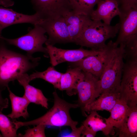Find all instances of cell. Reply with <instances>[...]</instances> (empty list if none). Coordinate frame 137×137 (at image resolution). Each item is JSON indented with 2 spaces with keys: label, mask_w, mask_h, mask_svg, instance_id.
Instances as JSON below:
<instances>
[{
  "label": "cell",
  "mask_w": 137,
  "mask_h": 137,
  "mask_svg": "<svg viewBox=\"0 0 137 137\" xmlns=\"http://www.w3.org/2000/svg\"><path fill=\"white\" fill-rule=\"evenodd\" d=\"M63 73L57 71L53 66H50L43 72H33L29 76V80L30 82L36 79H42L52 84L55 88L59 90L60 80Z\"/></svg>",
  "instance_id": "cell-23"
},
{
  "label": "cell",
  "mask_w": 137,
  "mask_h": 137,
  "mask_svg": "<svg viewBox=\"0 0 137 137\" xmlns=\"http://www.w3.org/2000/svg\"><path fill=\"white\" fill-rule=\"evenodd\" d=\"M120 10L118 34L114 43L123 47L137 39V7Z\"/></svg>",
  "instance_id": "cell-7"
},
{
  "label": "cell",
  "mask_w": 137,
  "mask_h": 137,
  "mask_svg": "<svg viewBox=\"0 0 137 137\" xmlns=\"http://www.w3.org/2000/svg\"><path fill=\"white\" fill-rule=\"evenodd\" d=\"M119 23L112 26L101 21L93 20L88 18L85 22L81 32L74 42L82 46L91 49L102 50L106 46V41L114 37L118 33Z\"/></svg>",
  "instance_id": "cell-3"
},
{
  "label": "cell",
  "mask_w": 137,
  "mask_h": 137,
  "mask_svg": "<svg viewBox=\"0 0 137 137\" xmlns=\"http://www.w3.org/2000/svg\"><path fill=\"white\" fill-rule=\"evenodd\" d=\"M84 77V73L80 68L70 66L62 75L59 90L65 91L69 96L76 95L77 86Z\"/></svg>",
  "instance_id": "cell-15"
},
{
  "label": "cell",
  "mask_w": 137,
  "mask_h": 137,
  "mask_svg": "<svg viewBox=\"0 0 137 137\" xmlns=\"http://www.w3.org/2000/svg\"><path fill=\"white\" fill-rule=\"evenodd\" d=\"M84 126L82 125L78 128L76 127L72 130V131L70 133L64 135L63 137H81L82 132L84 128Z\"/></svg>",
  "instance_id": "cell-29"
},
{
  "label": "cell",
  "mask_w": 137,
  "mask_h": 137,
  "mask_svg": "<svg viewBox=\"0 0 137 137\" xmlns=\"http://www.w3.org/2000/svg\"><path fill=\"white\" fill-rule=\"evenodd\" d=\"M96 99L84 107L82 110L88 113L93 111L105 110L110 112L116 103L120 99L119 93H101Z\"/></svg>",
  "instance_id": "cell-16"
},
{
  "label": "cell",
  "mask_w": 137,
  "mask_h": 137,
  "mask_svg": "<svg viewBox=\"0 0 137 137\" xmlns=\"http://www.w3.org/2000/svg\"><path fill=\"white\" fill-rule=\"evenodd\" d=\"M34 26L33 28H29L27 34L19 38L8 39L0 35V38L8 44L25 51L28 55L32 56L34 53L39 52L44 53L47 57L48 55L47 48L43 46L47 39L45 35L46 31L39 24Z\"/></svg>",
  "instance_id": "cell-5"
},
{
  "label": "cell",
  "mask_w": 137,
  "mask_h": 137,
  "mask_svg": "<svg viewBox=\"0 0 137 137\" xmlns=\"http://www.w3.org/2000/svg\"><path fill=\"white\" fill-rule=\"evenodd\" d=\"M117 129L119 137H137V106L129 107L120 126Z\"/></svg>",
  "instance_id": "cell-18"
},
{
  "label": "cell",
  "mask_w": 137,
  "mask_h": 137,
  "mask_svg": "<svg viewBox=\"0 0 137 137\" xmlns=\"http://www.w3.org/2000/svg\"><path fill=\"white\" fill-rule=\"evenodd\" d=\"M121 10L137 7V0H117Z\"/></svg>",
  "instance_id": "cell-28"
},
{
  "label": "cell",
  "mask_w": 137,
  "mask_h": 137,
  "mask_svg": "<svg viewBox=\"0 0 137 137\" xmlns=\"http://www.w3.org/2000/svg\"><path fill=\"white\" fill-rule=\"evenodd\" d=\"M107 44L99 54L90 56L79 61L70 63V66L77 67L100 79L104 70L108 52Z\"/></svg>",
  "instance_id": "cell-12"
},
{
  "label": "cell",
  "mask_w": 137,
  "mask_h": 137,
  "mask_svg": "<svg viewBox=\"0 0 137 137\" xmlns=\"http://www.w3.org/2000/svg\"><path fill=\"white\" fill-rule=\"evenodd\" d=\"M3 137L2 134H0V137Z\"/></svg>",
  "instance_id": "cell-33"
},
{
  "label": "cell",
  "mask_w": 137,
  "mask_h": 137,
  "mask_svg": "<svg viewBox=\"0 0 137 137\" xmlns=\"http://www.w3.org/2000/svg\"><path fill=\"white\" fill-rule=\"evenodd\" d=\"M7 88L12 109L11 113L7 116L11 119L18 118L21 117L25 119L27 118L29 116L27 108L30 102L24 95L22 97L18 96L12 92L9 87Z\"/></svg>",
  "instance_id": "cell-20"
},
{
  "label": "cell",
  "mask_w": 137,
  "mask_h": 137,
  "mask_svg": "<svg viewBox=\"0 0 137 137\" xmlns=\"http://www.w3.org/2000/svg\"><path fill=\"white\" fill-rule=\"evenodd\" d=\"M122 47L123 59L126 61H137V40L129 43Z\"/></svg>",
  "instance_id": "cell-26"
},
{
  "label": "cell",
  "mask_w": 137,
  "mask_h": 137,
  "mask_svg": "<svg viewBox=\"0 0 137 137\" xmlns=\"http://www.w3.org/2000/svg\"><path fill=\"white\" fill-rule=\"evenodd\" d=\"M97 4V9L94 10L90 15L92 20H102L104 23L110 25L112 19L121 14L117 0H101Z\"/></svg>",
  "instance_id": "cell-14"
},
{
  "label": "cell",
  "mask_w": 137,
  "mask_h": 137,
  "mask_svg": "<svg viewBox=\"0 0 137 137\" xmlns=\"http://www.w3.org/2000/svg\"><path fill=\"white\" fill-rule=\"evenodd\" d=\"M119 93L120 99L130 107L137 104V61L124 63Z\"/></svg>",
  "instance_id": "cell-6"
},
{
  "label": "cell",
  "mask_w": 137,
  "mask_h": 137,
  "mask_svg": "<svg viewBox=\"0 0 137 137\" xmlns=\"http://www.w3.org/2000/svg\"><path fill=\"white\" fill-rule=\"evenodd\" d=\"M5 43L0 38V90L2 91L10 82L37 66L41 59L10 50Z\"/></svg>",
  "instance_id": "cell-1"
},
{
  "label": "cell",
  "mask_w": 137,
  "mask_h": 137,
  "mask_svg": "<svg viewBox=\"0 0 137 137\" xmlns=\"http://www.w3.org/2000/svg\"><path fill=\"white\" fill-rule=\"evenodd\" d=\"M45 45L50 58V62L53 67L64 62H74L90 56L97 55L103 49L88 50L84 49L82 47L77 49H66L59 48L49 44Z\"/></svg>",
  "instance_id": "cell-9"
},
{
  "label": "cell",
  "mask_w": 137,
  "mask_h": 137,
  "mask_svg": "<svg viewBox=\"0 0 137 137\" xmlns=\"http://www.w3.org/2000/svg\"><path fill=\"white\" fill-rule=\"evenodd\" d=\"M29 77V75L26 73L17 80L20 84L24 88L25 93L24 95L30 103L40 105L48 109V99L44 96L41 90L29 84L30 82Z\"/></svg>",
  "instance_id": "cell-17"
},
{
  "label": "cell",
  "mask_w": 137,
  "mask_h": 137,
  "mask_svg": "<svg viewBox=\"0 0 137 137\" xmlns=\"http://www.w3.org/2000/svg\"><path fill=\"white\" fill-rule=\"evenodd\" d=\"M129 107L120 99L116 103L110 112L111 114L106 123L113 127L118 128L120 126L126 114Z\"/></svg>",
  "instance_id": "cell-22"
},
{
  "label": "cell",
  "mask_w": 137,
  "mask_h": 137,
  "mask_svg": "<svg viewBox=\"0 0 137 137\" xmlns=\"http://www.w3.org/2000/svg\"><path fill=\"white\" fill-rule=\"evenodd\" d=\"M38 24L48 36L45 44L54 46L56 43L72 42L67 25L63 16L53 19L42 20Z\"/></svg>",
  "instance_id": "cell-10"
},
{
  "label": "cell",
  "mask_w": 137,
  "mask_h": 137,
  "mask_svg": "<svg viewBox=\"0 0 137 137\" xmlns=\"http://www.w3.org/2000/svg\"><path fill=\"white\" fill-rule=\"evenodd\" d=\"M2 91L0 90V110L2 111L4 109L7 108L9 105L8 98H3L1 94Z\"/></svg>",
  "instance_id": "cell-30"
},
{
  "label": "cell",
  "mask_w": 137,
  "mask_h": 137,
  "mask_svg": "<svg viewBox=\"0 0 137 137\" xmlns=\"http://www.w3.org/2000/svg\"><path fill=\"white\" fill-rule=\"evenodd\" d=\"M0 110V131L3 137L17 136L16 132L18 129L14 123L7 115L4 114Z\"/></svg>",
  "instance_id": "cell-25"
},
{
  "label": "cell",
  "mask_w": 137,
  "mask_h": 137,
  "mask_svg": "<svg viewBox=\"0 0 137 137\" xmlns=\"http://www.w3.org/2000/svg\"><path fill=\"white\" fill-rule=\"evenodd\" d=\"M72 42H75L80 36L83 27L89 16L75 13L72 10L63 15Z\"/></svg>",
  "instance_id": "cell-19"
},
{
  "label": "cell",
  "mask_w": 137,
  "mask_h": 137,
  "mask_svg": "<svg viewBox=\"0 0 137 137\" xmlns=\"http://www.w3.org/2000/svg\"><path fill=\"white\" fill-rule=\"evenodd\" d=\"M42 20L36 13L32 15L25 14L0 6V35L4 29L12 25L28 23L34 25Z\"/></svg>",
  "instance_id": "cell-13"
},
{
  "label": "cell",
  "mask_w": 137,
  "mask_h": 137,
  "mask_svg": "<svg viewBox=\"0 0 137 137\" xmlns=\"http://www.w3.org/2000/svg\"><path fill=\"white\" fill-rule=\"evenodd\" d=\"M54 104L52 107L45 114L36 119L22 122L15 120L14 123L18 129L23 126L42 125L46 126L61 127L69 126L72 130L76 127L77 121L73 120L69 111L72 108L79 107L77 104L69 103L61 98L56 91L53 93Z\"/></svg>",
  "instance_id": "cell-2"
},
{
  "label": "cell",
  "mask_w": 137,
  "mask_h": 137,
  "mask_svg": "<svg viewBox=\"0 0 137 137\" xmlns=\"http://www.w3.org/2000/svg\"><path fill=\"white\" fill-rule=\"evenodd\" d=\"M96 133L85 127H84L81 133L82 137H94L95 136Z\"/></svg>",
  "instance_id": "cell-31"
},
{
  "label": "cell",
  "mask_w": 137,
  "mask_h": 137,
  "mask_svg": "<svg viewBox=\"0 0 137 137\" xmlns=\"http://www.w3.org/2000/svg\"><path fill=\"white\" fill-rule=\"evenodd\" d=\"M83 72L84 77L77 88L78 97L77 104L82 110L99 97L101 93L100 79L90 73Z\"/></svg>",
  "instance_id": "cell-11"
},
{
  "label": "cell",
  "mask_w": 137,
  "mask_h": 137,
  "mask_svg": "<svg viewBox=\"0 0 137 137\" xmlns=\"http://www.w3.org/2000/svg\"><path fill=\"white\" fill-rule=\"evenodd\" d=\"M101 0H68L75 13L90 17L95 5Z\"/></svg>",
  "instance_id": "cell-24"
},
{
  "label": "cell",
  "mask_w": 137,
  "mask_h": 137,
  "mask_svg": "<svg viewBox=\"0 0 137 137\" xmlns=\"http://www.w3.org/2000/svg\"><path fill=\"white\" fill-rule=\"evenodd\" d=\"M34 10L42 20L53 19L72 10L68 0H30Z\"/></svg>",
  "instance_id": "cell-8"
},
{
  "label": "cell",
  "mask_w": 137,
  "mask_h": 137,
  "mask_svg": "<svg viewBox=\"0 0 137 137\" xmlns=\"http://www.w3.org/2000/svg\"><path fill=\"white\" fill-rule=\"evenodd\" d=\"M108 48L104 70L100 80L101 94L107 92L119 93L124 62L123 47H118L112 41Z\"/></svg>",
  "instance_id": "cell-4"
},
{
  "label": "cell",
  "mask_w": 137,
  "mask_h": 137,
  "mask_svg": "<svg viewBox=\"0 0 137 137\" xmlns=\"http://www.w3.org/2000/svg\"><path fill=\"white\" fill-rule=\"evenodd\" d=\"M33 128L28 129L24 135L19 134V136L22 137H45V129L46 126L42 125H36Z\"/></svg>",
  "instance_id": "cell-27"
},
{
  "label": "cell",
  "mask_w": 137,
  "mask_h": 137,
  "mask_svg": "<svg viewBox=\"0 0 137 137\" xmlns=\"http://www.w3.org/2000/svg\"><path fill=\"white\" fill-rule=\"evenodd\" d=\"M14 4V2L12 0H0V5L5 7L12 6Z\"/></svg>",
  "instance_id": "cell-32"
},
{
  "label": "cell",
  "mask_w": 137,
  "mask_h": 137,
  "mask_svg": "<svg viewBox=\"0 0 137 137\" xmlns=\"http://www.w3.org/2000/svg\"><path fill=\"white\" fill-rule=\"evenodd\" d=\"M83 123L85 127L96 133L102 131L106 135L114 132V127L106 124L105 118L99 115L96 111H91Z\"/></svg>",
  "instance_id": "cell-21"
}]
</instances>
